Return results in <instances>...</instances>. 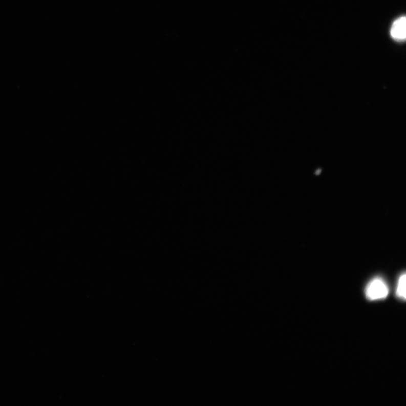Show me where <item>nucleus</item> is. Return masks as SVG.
Wrapping results in <instances>:
<instances>
[{"label":"nucleus","instance_id":"f257e3e1","mask_svg":"<svg viewBox=\"0 0 406 406\" xmlns=\"http://www.w3.org/2000/svg\"><path fill=\"white\" fill-rule=\"evenodd\" d=\"M366 296L371 301L386 298L389 294L387 284L380 277L371 281L366 288Z\"/></svg>","mask_w":406,"mask_h":406},{"label":"nucleus","instance_id":"f03ea898","mask_svg":"<svg viewBox=\"0 0 406 406\" xmlns=\"http://www.w3.org/2000/svg\"><path fill=\"white\" fill-rule=\"evenodd\" d=\"M391 35L394 40L404 41L406 37V19L402 16L393 22Z\"/></svg>","mask_w":406,"mask_h":406},{"label":"nucleus","instance_id":"7ed1b4c3","mask_svg":"<svg viewBox=\"0 0 406 406\" xmlns=\"http://www.w3.org/2000/svg\"><path fill=\"white\" fill-rule=\"evenodd\" d=\"M405 281L406 275L405 273L400 276L397 288L396 294L397 296L402 300H405Z\"/></svg>","mask_w":406,"mask_h":406}]
</instances>
